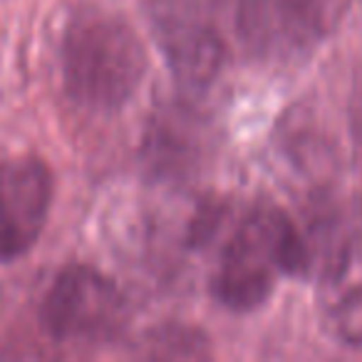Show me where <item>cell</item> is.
I'll use <instances>...</instances> for the list:
<instances>
[{"label":"cell","mask_w":362,"mask_h":362,"mask_svg":"<svg viewBox=\"0 0 362 362\" xmlns=\"http://www.w3.org/2000/svg\"><path fill=\"white\" fill-rule=\"evenodd\" d=\"M327 330L342 345H362V241L342 236L320 263Z\"/></svg>","instance_id":"52a82bcc"},{"label":"cell","mask_w":362,"mask_h":362,"mask_svg":"<svg viewBox=\"0 0 362 362\" xmlns=\"http://www.w3.org/2000/svg\"><path fill=\"white\" fill-rule=\"evenodd\" d=\"M352 134H355V149H357V159L362 164V87L360 95L355 100V112H352Z\"/></svg>","instance_id":"ba28073f"},{"label":"cell","mask_w":362,"mask_h":362,"mask_svg":"<svg viewBox=\"0 0 362 362\" xmlns=\"http://www.w3.org/2000/svg\"><path fill=\"white\" fill-rule=\"evenodd\" d=\"M55 197L52 171L40 156L0 164V263L25 256L40 238Z\"/></svg>","instance_id":"8992f818"},{"label":"cell","mask_w":362,"mask_h":362,"mask_svg":"<svg viewBox=\"0 0 362 362\" xmlns=\"http://www.w3.org/2000/svg\"><path fill=\"white\" fill-rule=\"evenodd\" d=\"M345 8L347 0H238V37L256 60L288 65L327 40Z\"/></svg>","instance_id":"277c9868"},{"label":"cell","mask_w":362,"mask_h":362,"mask_svg":"<svg viewBox=\"0 0 362 362\" xmlns=\"http://www.w3.org/2000/svg\"><path fill=\"white\" fill-rule=\"evenodd\" d=\"M223 0H146V21L181 95L199 97L226 60Z\"/></svg>","instance_id":"3957f363"},{"label":"cell","mask_w":362,"mask_h":362,"mask_svg":"<svg viewBox=\"0 0 362 362\" xmlns=\"http://www.w3.org/2000/svg\"><path fill=\"white\" fill-rule=\"evenodd\" d=\"M310 268V248L296 223L271 204L243 214L218 253L211 291L228 310L246 313L271 298L281 276Z\"/></svg>","instance_id":"7a4b0ae2"},{"label":"cell","mask_w":362,"mask_h":362,"mask_svg":"<svg viewBox=\"0 0 362 362\" xmlns=\"http://www.w3.org/2000/svg\"><path fill=\"white\" fill-rule=\"evenodd\" d=\"M127 315L117 286L90 266L57 273L40 303V327L57 345H97L117 335Z\"/></svg>","instance_id":"5b68a950"},{"label":"cell","mask_w":362,"mask_h":362,"mask_svg":"<svg viewBox=\"0 0 362 362\" xmlns=\"http://www.w3.org/2000/svg\"><path fill=\"white\" fill-rule=\"evenodd\" d=\"M60 80L72 105L115 115L146 75V50L124 16L97 3L77 6L60 33Z\"/></svg>","instance_id":"6da1fadb"}]
</instances>
